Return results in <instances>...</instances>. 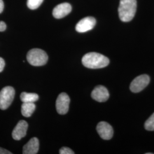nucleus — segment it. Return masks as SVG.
Wrapping results in <instances>:
<instances>
[{"label":"nucleus","instance_id":"nucleus-6","mask_svg":"<svg viewBox=\"0 0 154 154\" xmlns=\"http://www.w3.org/2000/svg\"><path fill=\"white\" fill-rule=\"evenodd\" d=\"M70 99L69 95L65 93L60 94L56 100V109L58 114H66L69 109Z\"/></svg>","mask_w":154,"mask_h":154},{"label":"nucleus","instance_id":"nucleus-15","mask_svg":"<svg viewBox=\"0 0 154 154\" xmlns=\"http://www.w3.org/2000/svg\"><path fill=\"white\" fill-rule=\"evenodd\" d=\"M43 1L44 0H28L27 6L30 9L34 10L39 8Z\"/></svg>","mask_w":154,"mask_h":154},{"label":"nucleus","instance_id":"nucleus-9","mask_svg":"<svg viewBox=\"0 0 154 154\" xmlns=\"http://www.w3.org/2000/svg\"><path fill=\"white\" fill-rule=\"evenodd\" d=\"M109 93L107 89L103 86H98L91 93V97L99 102H104L109 98Z\"/></svg>","mask_w":154,"mask_h":154},{"label":"nucleus","instance_id":"nucleus-10","mask_svg":"<svg viewBox=\"0 0 154 154\" xmlns=\"http://www.w3.org/2000/svg\"><path fill=\"white\" fill-rule=\"evenodd\" d=\"M28 128V124L26 122L23 120L18 122L12 132V137L16 140H21L26 136Z\"/></svg>","mask_w":154,"mask_h":154},{"label":"nucleus","instance_id":"nucleus-11","mask_svg":"<svg viewBox=\"0 0 154 154\" xmlns=\"http://www.w3.org/2000/svg\"><path fill=\"white\" fill-rule=\"evenodd\" d=\"M72 6L67 2L56 6L53 11V15L55 18L60 19L68 15L72 11Z\"/></svg>","mask_w":154,"mask_h":154},{"label":"nucleus","instance_id":"nucleus-18","mask_svg":"<svg viewBox=\"0 0 154 154\" xmlns=\"http://www.w3.org/2000/svg\"><path fill=\"white\" fill-rule=\"evenodd\" d=\"M5 65V61L2 58L0 57V72L3 71Z\"/></svg>","mask_w":154,"mask_h":154},{"label":"nucleus","instance_id":"nucleus-8","mask_svg":"<svg viewBox=\"0 0 154 154\" xmlns=\"http://www.w3.org/2000/svg\"><path fill=\"white\" fill-rule=\"evenodd\" d=\"M97 130L99 136L104 140H110L114 134L112 127L106 122H100L97 126Z\"/></svg>","mask_w":154,"mask_h":154},{"label":"nucleus","instance_id":"nucleus-2","mask_svg":"<svg viewBox=\"0 0 154 154\" xmlns=\"http://www.w3.org/2000/svg\"><path fill=\"white\" fill-rule=\"evenodd\" d=\"M137 6V0H121L118 12L122 21L129 22L131 21L135 15Z\"/></svg>","mask_w":154,"mask_h":154},{"label":"nucleus","instance_id":"nucleus-12","mask_svg":"<svg viewBox=\"0 0 154 154\" xmlns=\"http://www.w3.org/2000/svg\"><path fill=\"white\" fill-rule=\"evenodd\" d=\"M39 147L38 139L37 138H32L23 148V154H36L38 153Z\"/></svg>","mask_w":154,"mask_h":154},{"label":"nucleus","instance_id":"nucleus-19","mask_svg":"<svg viewBox=\"0 0 154 154\" xmlns=\"http://www.w3.org/2000/svg\"><path fill=\"white\" fill-rule=\"evenodd\" d=\"M6 29V25L3 21H0V32H4Z\"/></svg>","mask_w":154,"mask_h":154},{"label":"nucleus","instance_id":"nucleus-1","mask_svg":"<svg viewBox=\"0 0 154 154\" xmlns=\"http://www.w3.org/2000/svg\"><path fill=\"white\" fill-rule=\"evenodd\" d=\"M82 62L86 67L97 69L106 67L109 64L110 61L105 55L95 52H91L83 57Z\"/></svg>","mask_w":154,"mask_h":154},{"label":"nucleus","instance_id":"nucleus-14","mask_svg":"<svg viewBox=\"0 0 154 154\" xmlns=\"http://www.w3.org/2000/svg\"><path fill=\"white\" fill-rule=\"evenodd\" d=\"M20 99L23 103H34L39 99L38 94L23 92L20 95Z\"/></svg>","mask_w":154,"mask_h":154},{"label":"nucleus","instance_id":"nucleus-13","mask_svg":"<svg viewBox=\"0 0 154 154\" xmlns=\"http://www.w3.org/2000/svg\"><path fill=\"white\" fill-rule=\"evenodd\" d=\"M35 109L34 103H23L21 106V113L25 117H30Z\"/></svg>","mask_w":154,"mask_h":154},{"label":"nucleus","instance_id":"nucleus-20","mask_svg":"<svg viewBox=\"0 0 154 154\" xmlns=\"http://www.w3.org/2000/svg\"><path fill=\"white\" fill-rule=\"evenodd\" d=\"M11 152L6 150L5 149L0 148V154H11Z\"/></svg>","mask_w":154,"mask_h":154},{"label":"nucleus","instance_id":"nucleus-21","mask_svg":"<svg viewBox=\"0 0 154 154\" xmlns=\"http://www.w3.org/2000/svg\"><path fill=\"white\" fill-rule=\"evenodd\" d=\"M4 8V4L2 0H0V13H1Z\"/></svg>","mask_w":154,"mask_h":154},{"label":"nucleus","instance_id":"nucleus-5","mask_svg":"<svg viewBox=\"0 0 154 154\" xmlns=\"http://www.w3.org/2000/svg\"><path fill=\"white\" fill-rule=\"evenodd\" d=\"M150 81L149 75L143 74L135 78L131 83L130 88L133 93H139L147 87Z\"/></svg>","mask_w":154,"mask_h":154},{"label":"nucleus","instance_id":"nucleus-17","mask_svg":"<svg viewBox=\"0 0 154 154\" xmlns=\"http://www.w3.org/2000/svg\"><path fill=\"white\" fill-rule=\"evenodd\" d=\"M60 154H74V152H73V151L69 148V147H62L60 150Z\"/></svg>","mask_w":154,"mask_h":154},{"label":"nucleus","instance_id":"nucleus-4","mask_svg":"<svg viewBox=\"0 0 154 154\" xmlns=\"http://www.w3.org/2000/svg\"><path fill=\"white\" fill-rule=\"evenodd\" d=\"M15 95V90L11 86H6L0 91V109H7L11 104Z\"/></svg>","mask_w":154,"mask_h":154},{"label":"nucleus","instance_id":"nucleus-7","mask_svg":"<svg viewBox=\"0 0 154 154\" xmlns=\"http://www.w3.org/2000/svg\"><path fill=\"white\" fill-rule=\"evenodd\" d=\"M96 24V20L93 17H87L80 20L75 26L78 33H85L93 29Z\"/></svg>","mask_w":154,"mask_h":154},{"label":"nucleus","instance_id":"nucleus-16","mask_svg":"<svg viewBox=\"0 0 154 154\" xmlns=\"http://www.w3.org/2000/svg\"><path fill=\"white\" fill-rule=\"evenodd\" d=\"M144 127L148 131H154V113L145 122Z\"/></svg>","mask_w":154,"mask_h":154},{"label":"nucleus","instance_id":"nucleus-3","mask_svg":"<svg viewBox=\"0 0 154 154\" xmlns=\"http://www.w3.org/2000/svg\"><path fill=\"white\" fill-rule=\"evenodd\" d=\"M28 62L32 66L45 65L48 61L46 53L40 49H33L29 51L26 57Z\"/></svg>","mask_w":154,"mask_h":154}]
</instances>
